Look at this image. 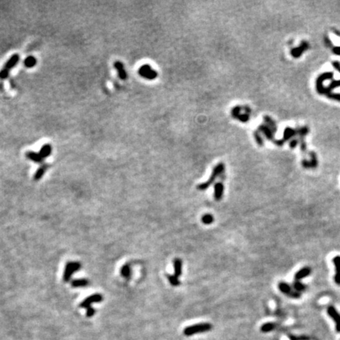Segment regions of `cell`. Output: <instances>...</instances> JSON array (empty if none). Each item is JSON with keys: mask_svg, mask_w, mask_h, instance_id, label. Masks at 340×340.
Instances as JSON below:
<instances>
[{"mask_svg": "<svg viewBox=\"0 0 340 340\" xmlns=\"http://www.w3.org/2000/svg\"><path fill=\"white\" fill-rule=\"evenodd\" d=\"M167 278L169 280L170 284L174 287H177L180 284V282L179 280V278H178L175 275H167Z\"/></svg>", "mask_w": 340, "mask_h": 340, "instance_id": "27", "label": "cell"}, {"mask_svg": "<svg viewBox=\"0 0 340 340\" xmlns=\"http://www.w3.org/2000/svg\"><path fill=\"white\" fill-rule=\"evenodd\" d=\"M328 316L332 318L335 323V329L337 332H340V314L334 306H328L327 309Z\"/></svg>", "mask_w": 340, "mask_h": 340, "instance_id": "6", "label": "cell"}, {"mask_svg": "<svg viewBox=\"0 0 340 340\" xmlns=\"http://www.w3.org/2000/svg\"><path fill=\"white\" fill-rule=\"evenodd\" d=\"M309 47V44H308L306 42H303L302 43L301 46H298L297 48H294V49L291 51V55L294 57V58H298L303 52L306 51L307 48Z\"/></svg>", "mask_w": 340, "mask_h": 340, "instance_id": "15", "label": "cell"}, {"mask_svg": "<svg viewBox=\"0 0 340 340\" xmlns=\"http://www.w3.org/2000/svg\"><path fill=\"white\" fill-rule=\"evenodd\" d=\"M311 268H309V267H304V268H301L294 275V280L296 281L301 280H302V279L306 278V276L310 275L311 274Z\"/></svg>", "mask_w": 340, "mask_h": 340, "instance_id": "10", "label": "cell"}, {"mask_svg": "<svg viewBox=\"0 0 340 340\" xmlns=\"http://www.w3.org/2000/svg\"><path fill=\"white\" fill-rule=\"evenodd\" d=\"M298 144V140H296V139H292V140L290 142V147H291V148H294V147L297 146Z\"/></svg>", "mask_w": 340, "mask_h": 340, "instance_id": "33", "label": "cell"}, {"mask_svg": "<svg viewBox=\"0 0 340 340\" xmlns=\"http://www.w3.org/2000/svg\"><path fill=\"white\" fill-rule=\"evenodd\" d=\"M332 262L335 267V275L334 280H335V284L340 285V256H335V258H333Z\"/></svg>", "mask_w": 340, "mask_h": 340, "instance_id": "9", "label": "cell"}, {"mask_svg": "<svg viewBox=\"0 0 340 340\" xmlns=\"http://www.w3.org/2000/svg\"><path fill=\"white\" fill-rule=\"evenodd\" d=\"M103 295L99 294H95L91 295L90 297H87V298H85L82 302L81 303L80 306L81 308H88L91 306V304L93 303H98L100 302L103 301Z\"/></svg>", "mask_w": 340, "mask_h": 340, "instance_id": "7", "label": "cell"}, {"mask_svg": "<svg viewBox=\"0 0 340 340\" xmlns=\"http://www.w3.org/2000/svg\"><path fill=\"white\" fill-rule=\"evenodd\" d=\"M9 73H10V72H9V71H7V69H5V68H2V70L0 71V80H4V79H7V77H8Z\"/></svg>", "mask_w": 340, "mask_h": 340, "instance_id": "30", "label": "cell"}, {"mask_svg": "<svg viewBox=\"0 0 340 340\" xmlns=\"http://www.w3.org/2000/svg\"><path fill=\"white\" fill-rule=\"evenodd\" d=\"M27 158H29V160L34 161L36 163H41L43 161V158L40 156V154L39 153L33 152V151H28L25 154Z\"/></svg>", "mask_w": 340, "mask_h": 340, "instance_id": "16", "label": "cell"}, {"mask_svg": "<svg viewBox=\"0 0 340 340\" xmlns=\"http://www.w3.org/2000/svg\"><path fill=\"white\" fill-rule=\"evenodd\" d=\"M310 156H311V161H306L304 160L302 161V166L306 169H309V168H316L317 166V159H316V155L314 152L310 153Z\"/></svg>", "mask_w": 340, "mask_h": 340, "instance_id": "14", "label": "cell"}, {"mask_svg": "<svg viewBox=\"0 0 340 340\" xmlns=\"http://www.w3.org/2000/svg\"><path fill=\"white\" fill-rule=\"evenodd\" d=\"M174 268V275L179 277L182 274V261L179 258H176L173 262Z\"/></svg>", "mask_w": 340, "mask_h": 340, "instance_id": "17", "label": "cell"}, {"mask_svg": "<svg viewBox=\"0 0 340 340\" xmlns=\"http://www.w3.org/2000/svg\"><path fill=\"white\" fill-rule=\"evenodd\" d=\"M121 273L126 279H128L131 276V268H130L128 264H125V265L122 266L121 269Z\"/></svg>", "mask_w": 340, "mask_h": 340, "instance_id": "25", "label": "cell"}, {"mask_svg": "<svg viewBox=\"0 0 340 340\" xmlns=\"http://www.w3.org/2000/svg\"><path fill=\"white\" fill-rule=\"evenodd\" d=\"M211 329H212V325L210 323L197 324V325H191V326L185 328L183 330V334L187 336H191L195 334L209 332Z\"/></svg>", "mask_w": 340, "mask_h": 340, "instance_id": "2", "label": "cell"}, {"mask_svg": "<svg viewBox=\"0 0 340 340\" xmlns=\"http://www.w3.org/2000/svg\"><path fill=\"white\" fill-rule=\"evenodd\" d=\"M296 132H296V131H294V129H292V128H287L285 129V131H284V138H283V139H281V140L276 141V144L277 145H279V146L283 145V144H284V143H285L286 141L287 140V139H289L291 138V137H292L293 135H295Z\"/></svg>", "mask_w": 340, "mask_h": 340, "instance_id": "12", "label": "cell"}, {"mask_svg": "<svg viewBox=\"0 0 340 340\" xmlns=\"http://www.w3.org/2000/svg\"><path fill=\"white\" fill-rule=\"evenodd\" d=\"M224 187L222 183L221 182H218V183H215L214 185V198L217 201H221L223 198V195H224Z\"/></svg>", "mask_w": 340, "mask_h": 340, "instance_id": "8", "label": "cell"}, {"mask_svg": "<svg viewBox=\"0 0 340 340\" xmlns=\"http://www.w3.org/2000/svg\"><path fill=\"white\" fill-rule=\"evenodd\" d=\"M72 287H86L88 285V281L85 279H79V280H75L72 281Z\"/></svg>", "mask_w": 340, "mask_h": 340, "instance_id": "21", "label": "cell"}, {"mask_svg": "<svg viewBox=\"0 0 340 340\" xmlns=\"http://www.w3.org/2000/svg\"><path fill=\"white\" fill-rule=\"evenodd\" d=\"M275 328H276L275 324L268 322V323L264 324V325L261 327V331H262V332L267 333V332H271V331H272V330L275 329Z\"/></svg>", "mask_w": 340, "mask_h": 340, "instance_id": "23", "label": "cell"}, {"mask_svg": "<svg viewBox=\"0 0 340 340\" xmlns=\"http://www.w3.org/2000/svg\"><path fill=\"white\" fill-rule=\"evenodd\" d=\"M325 43H326L327 45H328V46H332V43H331V41H330V39H328V37H325Z\"/></svg>", "mask_w": 340, "mask_h": 340, "instance_id": "36", "label": "cell"}, {"mask_svg": "<svg viewBox=\"0 0 340 340\" xmlns=\"http://www.w3.org/2000/svg\"><path fill=\"white\" fill-rule=\"evenodd\" d=\"M278 287L281 292L287 294L288 297L293 298H299L301 297V293L294 291V289H292V287L287 283L280 282L278 284Z\"/></svg>", "mask_w": 340, "mask_h": 340, "instance_id": "4", "label": "cell"}, {"mask_svg": "<svg viewBox=\"0 0 340 340\" xmlns=\"http://www.w3.org/2000/svg\"><path fill=\"white\" fill-rule=\"evenodd\" d=\"M48 168L47 164H43L39 169L36 170V173H35L34 176V179L35 180H39V179H41L43 177V176L44 175V173H46V169Z\"/></svg>", "mask_w": 340, "mask_h": 340, "instance_id": "19", "label": "cell"}, {"mask_svg": "<svg viewBox=\"0 0 340 340\" xmlns=\"http://www.w3.org/2000/svg\"><path fill=\"white\" fill-rule=\"evenodd\" d=\"M86 309H87V311H86V316H87V317H91V316H94L95 313V309L94 308L91 307V306L87 308Z\"/></svg>", "mask_w": 340, "mask_h": 340, "instance_id": "29", "label": "cell"}, {"mask_svg": "<svg viewBox=\"0 0 340 340\" xmlns=\"http://www.w3.org/2000/svg\"><path fill=\"white\" fill-rule=\"evenodd\" d=\"M254 135H255V138H256L257 142H258V144H260V145L262 146V144H263V142H262V139H261V136H260V135H259V134H258V132H256V133L254 134Z\"/></svg>", "mask_w": 340, "mask_h": 340, "instance_id": "32", "label": "cell"}, {"mask_svg": "<svg viewBox=\"0 0 340 340\" xmlns=\"http://www.w3.org/2000/svg\"><path fill=\"white\" fill-rule=\"evenodd\" d=\"M292 287L294 291H298V292L299 293H301L302 291H305L306 289V286L304 285L303 284H302L300 281H296V280L294 281V282L293 283Z\"/></svg>", "mask_w": 340, "mask_h": 340, "instance_id": "24", "label": "cell"}, {"mask_svg": "<svg viewBox=\"0 0 340 340\" xmlns=\"http://www.w3.org/2000/svg\"><path fill=\"white\" fill-rule=\"evenodd\" d=\"M333 52L336 55H340V47H335L333 49Z\"/></svg>", "mask_w": 340, "mask_h": 340, "instance_id": "35", "label": "cell"}, {"mask_svg": "<svg viewBox=\"0 0 340 340\" xmlns=\"http://www.w3.org/2000/svg\"><path fill=\"white\" fill-rule=\"evenodd\" d=\"M81 265L79 262H68L65 266V272L63 275V280L65 282H68L70 280L73 274L77 272L81 269Z\"/></svg>", "mask_w": 340, "mask_h": 340, "instance_id": "3", "label": "cell"}, {"mask_svg": "<svg viewBox=\"0 0 340 340\" xmlns=\"http://www.w3.org/2000/svg\"><path fill=\"white\" fill-rule=\"evenodd\" d=\"M214 221V217H213V215H211V214H205V215L202 216V222L204 224L209 225V224H212Z\"/></svg>", "mask_w": 340, "mask_h": 340, "instance_id": "26", "label": "cell"}, {"mask_svg": "<svg viewBox=\"0 0 340 340\" xmlns=\"http://www.w3.org/2000/svg\"><path fill=\"white\" fill-rule=\"evenodd\" d=\"M114 65L115 68H116L117 71L118 77H119L121 79V80H126L128 75H127L126 71L125 70V68H124V65L122 64V62L117 61V62H115L114 65Z\"/></svg>", "mask_w": 340, "mask_h": 340, "instance_id": "13", "label": "cell"}, {"mask_svg": "<svg viewBox=\"0 0 340 340\" xmlns=\"http://www.w3.org/2000/svg\"><path fill=\"white\" fill-rule=\"evenodd\" d=\"M332 65H333V66L335 67L337 70L340 73V63H338V62H332Z\"/></svg>", "mask_w": 340, "mask_h": 340, "instance_id": "34", "label": "cell"}, {"mask_svg": "<svg viewBox=\"0 0 340 340\" xmlns=\"http://www.w3.org/2000/svg\"><path fill=\"white\" fill-rule=\"evenodd\" d=\"M139 74L147 80H154L157 77V73L149 65H144L139 69Z\"/></svg>", "mask_w": 340, "mask_h": 340, "instance_id": "5", "label": "cell"}, {"mask_svg": "<svg viewBox=\"0 0 340 340\" xmlns=\"http://www.w3.org/2000/svg\"><path fill=\"white\" fill-rule=\"evenodd\" d=\"M51 151H52L51 146L50 145V144H45V145H43V147H41L39 154H40V156H41L43 159H44L51 154Z\"/></svg>", "mask_w": 340, "mask_h": 340, "instance_id": "18", "label": "cell"}, {"mask_svg": "<svg viewBox=\"0 0 340 340\" xmlns=\"http://www.w3.org/2000/svg\"><path fill=\"white\" fill-rule=\"evenodd\" d=\"M260 130L266 135L267 138L268 139H273V133L272 130L268 126V125H261L260 127Z\"/></svg>", "mask_w": 340, "mask_h": 340, "instance_id": "20", "label": "cell"}, {"mask_svg": "<svg viewBox=\"0 0 340 340\" xmlns=\"http://www.w3.org/2000/svg\"><path fill=\"white\" fill-rule=\"evenodd\" d=\"M19 60H20V56H19L18 55L15 54V55H12V56L11 57V58L7 61V63L5 64L3 68H5V69H7V71L10 72L11 68H14V67L17 65V62H19Z\"/></svg>", "mask_w": 340, "mask_h": 340, "instance_id": "11", "label": "cell"}, {"mask_svg": "<svg viewBox=\"0 0 340 340\" xmlns=\"http://www.w3.org/2000/svg\"><path fill=\"white\" fill-rule=\"evenodd\" d=\"M24 65L27 68H33L36 65V59L33 56H29L24 59Z\"/></svg>", "mask_w": 340, "mask_h": 340, "instance_id": "22", "label": "cell"}, {"mask_svg": "<svg viewBox=\"0 0 340 340\" xmlns=\"http://www.w3.org/2000/svg\"><path fill=\"white\" fill-rule=\"evenodd\" d=\"M308 132H309V129H308L307 127H303V128H302L301 129H299L298 131V133L300 135V137H302L303 138L308 133Z\"/></svg>", "mask_w": 340, "mask_h": 340, "instance_id": "31", "label": "cell"}, {"mask_svg": "<svg viewBox=\"0 0 340 340\" xmlns=\"http://www.w3.org/2000/svg\"><path fill=\"white\" fill-rule=\"evenodd\" d=\"M288 338L290 340H310L309 337L306 336H295V335H288Z\"/></svg>", "mask_w": 340, "mask_h": 340, "instance_id": "28", "label": "cell"}, {"mask_svg": "<svg viewBox=\"0 0 340 340\" xmlns=\"http://www.w3.org/2000/svg\"><path fill=\"white\" fill-rule=\"evenodd\" d=\"M224 170V165L223 163H219L218 165L215 166V168L213 170L212 173H211V176L210 177V179L207 180V181L204 182L202 183H200L199 185H198V189L199 191H205L209 187H210L212 185V183H214L215 179L218 177L220 175H221L223 173Z\"/></svg>", "mask_w": 340, "mask_h": 340, "instance_id": "1", "label": "cell"}]
</instances>
